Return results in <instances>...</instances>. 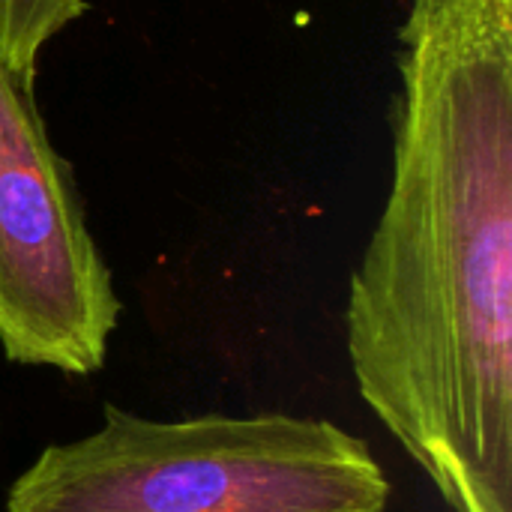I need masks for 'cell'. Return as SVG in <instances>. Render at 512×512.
<instances>
[{
	"instance_id": "1",
	"label": "cell",
	"mask_w": 512,
	"mask_h": 512,
	"mask_svg": "<svg viewBox=\"0 0 512 512\" xmlns=\"http://www.w3.org/2000/svg\"><path fill=\"white\" fill-rule=\"evenodd\" d=\"M357 390L453 512H512V0H411Z\"/></svg>"
},
{
	"instance_id": "2",
	"label": "cell",
	"mask_w": 512,
	"mask_h": 512,
	"mask_svg": "<svg viewBox=\"0 0 512 512\" xmlns=\"http://www.w3.org/2000/svg\"><path fill=\"white\" fill-rule=\"evenodd\" d=\"M102 426L45 447L6 512H384L390 483L363 438L318 417L150 420L105 405Z\"/></svg>"
},
{
	"instance_id": "3",
	"label": "cell",
	"mask_w": 512,
	"mask_h": 512,
	"mask_svg": "<svg viewBox=\"0 0 512 512\" xmlns=\"http://www.w3.org/2000/svg\"><path fill=\"white\" fill-rule=\"evenodd\" d=\"M120 300L33 87L0 60V348L72 378L105 366Z\"/></svg>"
},
{
	"instance_id": "4",
	"label": "cell",
	"mask_w": 512,
	"mask_h": 512,
	"mask_svg": "<svg viewBox=\"0 0 512 512\" xmlns=\"http://www.w3.org/2000/svg\"><path fill=\"white\" fill-rule=\"evenodd\" d=\"M84 12V0H0V60L33 87L48 39Z\"/></svg>"
}]
</instances>
